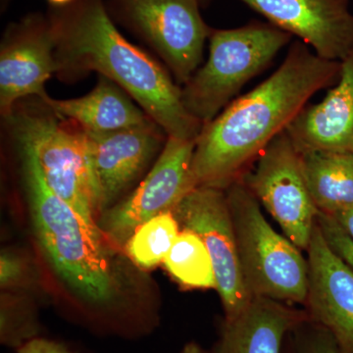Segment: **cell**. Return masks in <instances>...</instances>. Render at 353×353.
Masks as SVG:
<instances>
[{"mask_svg": "<svg viewBox=\"0 0 353 353\" xmlns=\"http://www.w3.org/2000/svg\"><path fill=\"white\" fill-rule=\"evenodd\" d=\"M36 306L22 292H2L0 301V341L6 347L18 350L39 336Z\"/></svg>", "mask_w": 353, "mask_h": 353, "instance_id": "44dd1931", "label": "cell"}, {"mask_svg": "<svg viewBox=\"0 0 353 353\" xmlns=\"http://www.w3.org/2000/svg\"><path fill=\"white\" fill-rule=\"evenodd\" d=\"M285 131L299 152L353 155V50L341 61L336 85L321 102L305 106Z\"/></svg>", "mask_w": 353, "mask_h": 353, "instance_id": "9a60e30c", "label": "cell"}, {"mask_svg": "<svg viewBox=\"0 0 353 353\" xmlns=\"http://www.w3.org/2000/svg\"><path fill=\"white\" fill-rule=\"evenodd\" d=\"M178 353H212L202 347L196 341H190L183 345L182 350Z\"/></svg>", "mask_w": 353, "mask_h": 353, "instance_id": "4316f807", "label": "cell"}, {"mask_svg": "<svg viewBox=\"0 0 353 353\" xmlns=\"http://www.w3.org/2000/svg\"><path fill=\"white\" fill-rule=\"evenodd\" d=\"M173 211L154 216L141 225L124 246L129 259L138 267L152 269L164 260L180 234Z\"/></svg>", "mask_w": 353, "mask_h": 353, "instance_id": "ffe728a7", "label": "cell"}, {"mask_svg": "<svg viewBox=\"0 0 353 353\" xmlns=\"http://www.w3.org/2000/svg\"><path fill=\"white\" fill-rule=\"evenodd\" d=\"M341 62L323 59L301 41L267 80L202 128L192 171L194 185L226 190L282 134L309 99L338 82Z\"/></svg>", "mask_w": 353, "mask_h": 353, "instance_id": "6da1fadb", "label": "cell"}, {"mask_svg": "<svg viewBox=\"0 0 353 353\" xmlns=\"http://www.w3.org/2000/svg\"><path fill=\"white\" fill-rule=\"evenodd\" d=\"M241 180L282 228L285 236L307 250L317 208L309 192L301 152L287 131L276 137Z\"/></svg>", "mask_w": 353, "mask_h": 353, "instance_id": "ba28073f", "label": "cell"}, {"mask_svg": "<svg viewBox=\"0 0 353 353\" xmlns=\"http://www.w3.org/2000/svg\"><path fill=\"white\" fill-rule=\"evenodd\" d=\"M181 229L196 233L208 248L214 266L224 319L241 314L253 297L246 288L231 211L225 190L197 187L173 209Z\"/></svg>", "mask_w": 353, "mask_h": 353, "instance_id": "30bf717a", "label": "cell"}, {"mask_svg": "<svg viewBox=\"0 0 353 353\" xmlns=\"http://www.w3.org/2000/svg\"><path fill=\"white\" fill-rule=\"evenodd\" d=\"M304 176L318 211L334 215L353 208V155L301 152Z\"/></svg>", "mask_w": 353, "mask_h": 353, "instance_id": "ac0fdd59", "label": "cell"}, {"mask_svg": "<svg viewBox=\"0 0 353 353\" xmlns=\"http://www.w3.org/2000/svg\"><path fill=\"white\" fill-rule=\"evenodd\" d=\"M306 252L309 317L331 334L341 353H353V272L330 248L317 221Z\"/></svg>", "mask_w": 353, "mask_h": 353, "instance_id": "5bb4252c", "label": "cell"}, {"mask_svg": "<svg viewBox=\"0 0 353 353\" xmlns=\"http://www.w3.org/2000/svg\"><path fill=\"white\" fill-rule=\"evenodd\" d=\"M199 1H201V6H208L210 0H199Z\"/></svg>", "mask_w": 353, "mask_h": 353, "instance_id": "f546056e", "label": "cell"}, {"mask_svg": "<svg viewBox=\"0 0 353 353\" xmlns=\"http://www.w3.org/2000/svg\"><path fill=\"white\" fill-rule=\"evenodd\" d=\"M41 101L90 134L120 131L152 121L125 90L102 76L94 90L83 97L57 99L48 95Z\"/></svg>", "mask_w": 353, "mask_h": 353, "instance_id": "e0dca14e", "label": "cell"}, {"mask_svg": "<svg viewBox=\"0 0 353 353\" xmlns=\"http://www.w3.org/2000/svg\"><path fill=\"white\" fill-rule=\"evenodd\" d=\"M36 281L31 260L18 250H2L0 254V287L2 292H22Z\"/></svg>", "mask_w": 353, "mask_h": 353, "instance_id": "603a6c76", "label": "cell"}, {"mask_svg": "<svg viewBox=\"0 0 353 353\" xmlns=\"http://www.w3.org/2000/svg\"><path fill=\"white\" fill-rule=\"evenodd\" d=\"M163 264L171 277L183 287L217 290L214 266L208 248L190 230L181 229Z\"/></svg>", "mask_w": 353, "mask_h": 353, "instance_id": "d6986e66", "label": "cell"}, {"mask_svg": "<svg viewBox=\"0 0 353 353\" xmlns=\"http://www.w3.org/2000/svg\"><path fill=\"white\" fill-rule=\"evenodd\" d=\"M20 101L3 118L8 130L32 145L52 192L94 229L97 196L87 132L55 113L37 97Z\"/></svg>", "mask_w": 353, "mask_h": 353, "instance_id": "277c9868", "label": "cell"}, {"mask_svg": "<svg viewBox=\"0 0 353 353\" xmlns=\"http://www.w3.org/2000/svg\"><path fill=\"white\" fill-rule=\"evenodd\" d=\"M231 211L239 259L252 297L305 304L308 261L287 236L265 219L259 202L241 179L225 190Z\"/></svg>", "mask_w": 353, "mask_h": 353, "instance_id": "5b68a950", "label": "cell"}, {"mask_svg": "<svg viewBox=\"0 0 353 353\" xmlns=\"http://www.w3.org/2000/svg\"><path fill=\"white\" fill-rule=\"evenodd\" d=\"M54 29L50 16L30 13L7 26L0 43V113L7 117L24 99L48 97L55 75Z\"/></svg>", "mask_w": 353, "mask_h": 353, "instance_id": "8fae6325", "label": "cell"}, {"mask_svg": "<svg viewBox=\"0 0 353 353\" xmlns=\"http://www.w3.org/2000/svg\"><path fill=\"white\" fill-rule=\"evenodd\" d=\"M106 6L113 20L157 53L179 85L199 68L212 31L202 18L199 0H108Z\"/></svg>", "mask_w": 353, "mask_h": 353, "instance_id": "52a82bcc", "label": "cell"}, {"mask_svg": "<svg viewBox=\"0 0 353 353\" xmlns=\"http://www.w3.org/2000/svg\"><path fill=\"white\" fill-rule=\"evenodd\" d=\"M48 16L59 80L74 83L95 72L125 90L167 136L197 139L204 125L183 106L182 88L168 69L121 34L103 0L51 6Z\"/></svg>", "mask_w": 353, "mask_h": 353, "instance_id": "7a4b0ae2", "label": "cell"}, {"mask_svg": "<svg viewBox=\"0 0 353 353\" xmlns=\"http://www.w3.org/2000/svg\"><path fill=\"white\" fill-rule=\"evenodd\" d=\"M317 224L332 250L353 272V240L333 216L318 212Z\"/></svg>", "mask_w": 353, "mask_h": 353, "instance_id": "cb8c5ba5", "label": "cell"}, {"mask_svg": "<svg viewBox=\"0 0 353 353\" xmlns=\"http://www.w3.org/2000/svg\"><path fill=\"white\" fill-rule=\"evenodd\" d=\"M331 216L338 221L339 224L353 240V208L345 209Z\"/></svg>", "mask_w": 353, "mask_h": 353, "instance_id": "484cf974", "label": "cell"}, {"mask_svg": "<svg viewBox=\"0 0 353 353\" xmlns=\"http://www.w3.org/2000/svg\"><path fill=\"white\" fill-rule=\"evenodd\" d=\"M283 353H341L333 336L308 320L292 330L285 338Z\"/></svg>", "mask_w": 353, "mask_h": 353, "instance_id": "7402d4cb", "label": "cell"}, {"mask_svg": "<svg viewBox=\"0 0 353 353\" xmlns=\"http://www.w3.org/2000/svg\"><path fill=\"white\" fill-rule=\"evenodd\" d=\"M196 141L168 137L138 188L97 217V226L108 243L124 248L141 225L154 216L173 211L196 189L192 171Z\"/></svg>", "mask_w": 353, "mask_h": 353, "instance_id": "9c48e42d", "label": "cell"}, {"mask_svg": "<svg viewBox=\"0 0 353 353\" xmlns=\"http://www.w3.org/2000/svg\"><path fill=\"white\" fill-rule=\"evenodd\" d=\"M87 134L99 217L117 203L159 157L168 136L152 120L120 131Z\"/></svg>", "mask_w": 353, "mask_h": 353, "instance_id": "7c38bea8", "label": "cell"}, {"mask_svg": "<svg viewBox=\"0 0 353 353\" xmlns=\"http://www.w3.org/2000/svg\"><path fill=\"white\" fill-rule=\"evenodd\" d=\"M19 159L21 178L32 229L58 277L85 303L109 309L120 282L101 230L94 229L57 196L44 179L32 145L8 130Z\"/></svg>", "mask_w": 353, "mask_h": 353, "instance_id": "3957f363", "label": "cell"}, {"mask_svg": "<svg viewBox=\"0 0 353 353\" xmlns=\"http://www.w3.org/2000/svg\"><path fill=\"white\" fill-rule=\"evenodd\" d=\"M74 0H48L50 3V6H65L73 2Z\"/></svg>", "mask_w": 353, "mask_h": 353, "instance_id": "83f0119b", "label": "cell"}, {"mask_svg": "<svg viewBox=\"0 0 353 353\" xmlns=\"http://www.w3.org/2000/svg\"><path fill=\"white\" fill-rule=\"evenodd\" d=\"M309 315L287 303L253 297L248 307L231 320H223L212 353H283L285 338Z\"/></svg>", "mask_w": 353, "mask_h": 353, "instance_id": "2e32d148", "label": "cell"}, {"mask_svg": "<svg viewBox=\"0 0 353 353\" xmlns=\"http://www.w3.org/2000/svg\"><path fill=\"white\" fill-rule=\"evenodd\" d=\"M16 352L17 353H74L62 343L41 338V336L28 341L22 347L16 350Z\"/></svg>", "mask_w": 353, "mask_h": 353, "instance_id": "d4e9b609", "label": "cell"}, {"mask_svg": "<svg viewBox=\"0 0 353 353\" xmlns=\"http://www.w3.org/2000/svg\"><path fill=\"white\" fill-rule=\"evenodd\" d=\"M239 1L297 37L323 59L341 62L353 50V14L348 0Z\"/></svg>", "mask_w": 353, "mask_h": 353, "instance_id": "4fadbf2b", "label": "cell"}, {"mask_svg": "<svg viewBox=\"0 0 353 353\" xmlns=\"http://www.w3.org/2000/svg\"><path fill=\"white\" fill-rule=\"evenodd\" d=\"M292 38L276 26L262 23L212 30L208 61L182 87V101L188 112L203 125L214 119Z\"/></svg>", "mask_w": 353, "mask_h": 353, "instance_id": "8992f818", "label": "cell"}, {"mask_svg": "<svg viewBox=\"0 0 353 353\" xmlns=\"http://www.w3.org/2000/svg\"><path fill=\"white\" fill-rule=\"evenodd\" d=\"M11 1H12V0H0V9H1L2 13L8 8L9 4L11 3Z\"/></svg>", "mask_w": 353, "mask_h": 353, "instance_id": "f1b7e54d", "label": "cell"}]
</instances>
